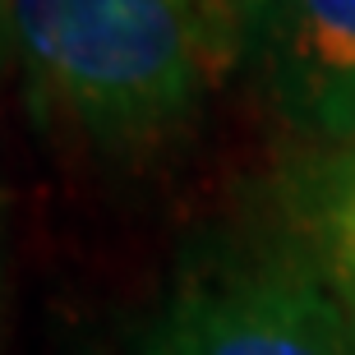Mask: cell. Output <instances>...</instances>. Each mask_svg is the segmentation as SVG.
Returning a JSON list of instances; mask_svg holds the SVG:
<instances>
[{
    "label": "cell",
    "instance_id": "1",
    "mask_svg": "<svg viewBox=\"0 0 355 355\" xmlns=\"http://www.w3.org/2000/svg\"><path fill=\"white\" fill-rule=\"evenodd\" d=\"M5 19L42 106L111 157L180 139L226 55L212 0H5Z\"/></svg>",
    "mask_w": 355,
    "mask_h": 355
},
{
    "label": "cell",
    "instance_id": "2",
    "mask_svg": "<svg viewBox=\"0 0 355 355\" xmlns=\"http://www.w3.org/2000/svg\"><path fill=\"white\" fill-rule=\"evenodd\" d=\"M139 355H355V318L259 245L189 268L144 323Z\"/></svg>",
    "mask_w": 355,
    "mask_h": 355
},
{
    "label": "cell",
    "instance_id": "3",
    "mask_svg": "<svg viewBox=\"0 0 355 355\" xmlns=\"http://www.w3.org/2000/svg\"><path fill=\"white\" fill-rule=\"evenodd\" d=\"M226 55L300 144L355 139V0H226Z\"/></svg>",
    "mask_w": 355,
    "mask_h": 355
},
{
    "label": "cell",
    "instance_id": "4",
    "mask_svg": "<svg viewBox=\"0 0 355 355\" xmlns=\"http://www.w3.org/2000/svg\"><path fill=\"white\" fill-rule=\"evenodd\" d=\"M355 318V139L300 144L268 184V240Z\"/></svg>",
    "mask_w": 355,
    "mask_h": 355
},
{
    "label": "cell",
    "instance_id": "5",
    "mask_svg": "<svg viewBox=\"0 0 355 355\" xmlns=\"http://www.w3.org/2000/svg\"><path fill=\"white\" fill-rule=\"evenodd\" d=\"M0 5H5V0H0Z\"/></svg>",
    "mask_w": 355,
    "mask_h": 355
}]
</instances>
